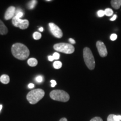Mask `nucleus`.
Wrapping results in <instances>:
<instances>
[{
	"instance_id": "30",
	"label": "nucleus",
	"mask_w": 121,
	"mask_h": 121,
	"mask_svg": "<svg viewBox=\"0 0 121 121\" xmlns=\"http://www.w3.org/2000/svg\"><path fill=\"white\" fill-rule=\"evenodd\" d=\"M59 121H67V119L66 118H62L60 119Z\"/></svg>"
},
{
	"instance_id": "18",
	"label": "nucleus",
	"mask_w": 121,
	"mask_h": 121,
	"mask_svg": "<svg viewBox=\"0 0 121 121\" xmlns=\"http://www.w3.org/2000/svg\"><path fill=\"white\" fill-rule=\"evenodd\" d=\"M42 37V34L39 32H35L33 34V38L35 40H39Z\"/></svg>"
},
{
	"instance_id": "19",
	"label": "nucleus",
	"mask_w": 121,
	"mask_h": 121,
	"mask_svg": "<svg viewBox=\"0 0 121 121\" xmlns=\"http://www.w3.org/2000/svg\"><path fill=\"white\" fill-rule=\"evenodd\" d=\"M35 81L38 83L42 82H43V77L41 75L38 76L36 77Z\"/></svg>"
},
{
	"instance_id": "10",
	"label": "nucleus",
	"mask_w": 121,
	"mask_h": 121,
	"mask_svg": "<svg viewBox=\"0 0 121 121\" xmlns=\"http://www.w3.org/2000/svg\"><path fill=\"white\" fill-rule=\"evenodd\" d=\"M8 33V29L2 20H0V35H6Z\"/></svg>"
},
{
	"instance_id": "15",
	"label": "nucleus",
	"mask_w": 121,
	"mask_h": 121,
	"mask_svg": "<svg viewBox=\"0 0 121 121\" xmlns=\"http://www.w3.org/2000/svg\"><path fill=\"white\" fill-rule=\"evenodd\" d=\"M37 4V1L36 0H33V1H30L29 2L28 4V8L30 10H32L35 6L36 4Z\"/></svg>"
},
{
	"instance_id": "3",
	"label": "nucleus",
	"mask_w": 121,
	"mask_h": 121,
	"mask_svg": "<svg viewBox=\"0 0 121 121\" xmlns=\"http://www.w3.org/2000/svg\"><path fill=\"white\" fill-rule=\"evenodd\" d=\"M83 57L87 68L91 70L94 69L95 66V59L90 48L88 47L84 48L83 50Z\"/></svg>"
},
{
	"instance_id": "14",
	"label": "nucleus",
	"mask_w": 121,
	"mask_h": 121,
	"mask_svg": "<svg viewBox=\"0 0 121 121\" xmlns=\"http://www.w3.org/2000/svg\"><path fill=\"white\" fill-rule=\"evenodd\" d=\"M107 121H121L119 120L118 115H115L111 114L109 115L108 118H107Z\"/></svg>"
},
{
	"instance_id": "12",
	"label": "nucleus",
	"mask_w": 121,
	"mask_h": 121,
	"mask_svg": "<svg viewBox=\"0 0 121 121\" xmlns=\"http://www.w3.org/2000/svg\"><path fill=\"white\" fill-rule=\"evenodd\" d=\"M0 81L4 84H7L10 82V78L7 75H2L0 78Z\"/></svg>"
},
{
	"instance_id": "24",
	"label": "nucleus",
	"mask_w": 121,
	"mask_h": 121,
	"mask_svg": "<svg viewBox=\"0 0 121 121\" xmlns=\"http://www.w3.org/2000/svg\"><path fill=\"white\" fill-rule=\"evenodd\" d=\"M90 121H103V119L100 117H95L93 118H92Z\"/></svg>"
},
{
	"instance_id": "6",
	"label": "nucleus",
	"mask_w": 121,
	"mask_h": 121,
	"mask_svg": "<svg viewBox=\"0 0 121 121\" xmlns=\"http://www.w3.org/2000/svg\"><path fill=\"white\" fill-rule=\"evenodd\" d=\"M13 26L15 27H17L21 29H26L28 28L29 25V22L28 20H22V19H18L15 16L13 17L12 20Z\"/></svg>"
},
{
	"instance_id": "28",
	"label": "nucleus",
	"mask_w": 121,
	"mask_h": 121,
	"mask_svg": "<svg viewBox=\"0 0 121 121\" xmlns=\"http://www.w3.org/2000/svg\"><path fill=\"white\" fill-rule=\"evenodd\" d=\"M34 87V84H32V83H30V84L28 85V87L29 89H32Z\"/></svg>"
},
{
	"instance_id": "33",
	"label": "nucleus",
	"mask_w": 121,
	"mask_h": 121,
	"mask_svg": "<svg viewBox=\"0 0 121 121\" xmlns=\"http://www.w3.org/2000/svg\"><path fill=\"white\" fill-rule=\"evenodd\" d=\"M2 108V105H0V112H1V110Z\"/></svg>"
},
{
	"instance_id": "5",
	"label": "nucleus",
	"mask_w": 121,
	"mask_h": 121,
	"mask_svg": "<svg viewBox=\"0 0 121 121\" xmlns=\"http://www.w3.org/2000/svg\"><path fill=\"white\" fill-rule=\"evenodd\" d=\"M53 48L57 52L66 54H72L75 51V48L71 44L66 43H57L54 45Z\"/></svg>"
},
{
	"instance_id": "20",
	"label": "nucleus",
	"mask_w": 121,
	"mask_h": 121,
	"mask_svg": "<svg viewBox=\"0 0 121 121\" xmlns=\"http://www.w3.org/2000/svg\"><path fill=\"white\" fill-rule=\"evenodd\" d=\"M97 14H98V16H99V17H103V16H104V15H105V13H104V10H99V11H98Z\"/></svg>"
},
{
	"instance_id": "25",
	"label": "nucleus",
	"mask_w": 121,
	"mask_h": 121,
	"mask_svg": "<svg viewBox=\"0 0 121 121\" xmlns=\"http://www.w3.org/2000/svg\"><path fill=\"white\" fill-rule=\"evenodd\" d=\"M51 86H52V87H54V86H55L57 85L56 81L55 80H51Z\"/></svg>"
},
{
	"instance_id": "23",
	"label": "nucleus",
	"mask_w": 121,
	"mask_h": 121,
	"mask_svg": "<svg viewBox=\"0 0 121 121\" xmlns=\"http://www.w3.org/2000/svg\"><path fill=\"white\" fill-rule=\"evenodd\" d=\"M117 38V35L116 34H112L110 35V39H111V40H112V41H114V40H116V39Z\"/></svg>"
},
{
	"instance_id": "31",
	"label": "nucleus",
	"mask_w": 121,
	"mask_h": 121,
	"mask_svg": "<svg viewBox=\"0 0 121 121\" xmlns=\"http://www.w3.org/2000/svg\"><path fill=\"white\" fill-rule=\"evenodd\" d=\"M39 30L40 31H44V29H43V28H40L39 29Z\"/></svg>"
},
{
	"instance_id": "22",
	"label": "nucleus",
	"mask_w": 121,
	"mask_h": 121,
	"mask_svg": "<svg viewBox=\"0 0 121 121\" xmlns=\"http://www.w3.org/2000/svg\"><path fill=\"white\" fill-rule=\"evenodd\" d=\"M23 15H24V13H22V11L21 12H19V13H16V15H15V17L18 18V19H21L22 16H23Z\"/></svg>"
},
{
	"instance_id": "8",
	"label": "nucleus",
	"mask_w": 121,
	"mask_h": 121,
	"mask_svg": "<svg viewBox=\"0 0 121 121\" xmlns=\"http://www.w3.org/2000/svg\"><path fill=\"white\" fill-rule=\"evenodd\" d=\"M96 47H97L98 52L99 55L102 57H105L108 54L107 48L104 44V43L102 41H98L96 43Z\"/></svg>"
},
{
	"instance_id": "17",
	"label": "nucleus",
	"mask_w": 121,
	"mask_h": 121,
	"mask_svg": "<svg viewBox=\"0 0 121 121\" xmlns=\"http://www.w3.org/2000/svg\"><path fill=\"white\" fill-rule=\"evenodd\" d=\"M104 13H105V15L107 16H110L113 14V11L111 9L109 8L106 9L104 10Z\"/></svg>"
},
{
	"instance_id": "27",
	"label": "nucleus",
	"mask_w": 121,
	"mask_h": 121,
	"mask_svg": "<svg viewBox=\"0 0 121 121\" xmlns=\"http://www.w3.org/2000/svg\"><path fill=\"white\" fill-rule=\"evenodd\" d=\"M69 42H70V43H71V44H74L76 43L75 40H74V39H72V38H69Z\"/></svg>"
},
{
	"instance_id": "21",
	"label": "nucleus",
	"mask_w": 121,
	"mask_h": 121,
	"mask_svg": "<svg viewBox=\"0 0 121 121\" xmlns=\"http://www.w3.org/2000/svg\"><path fill=\"white\" fill-rule=\"evenodd\" d=\"M52 57H53V58L54 60H58L59 58H60V54H59L58 53L55 52V53H54L53 54Z\"/></svg>"
},
{
	"instance_id": "32",
	"label": "nucleus",
	"mask_w": 121,
	"mask_h": 121,
	"mask_svg": "<svg viewBox=\"0 0 121 121\" xmlns=\"http://www.w3.org/2000/svg\"><path fill=\"white\" fill-rule=\"evenodd\" d=\"M118 117L119 120L121 121V115H118Z\"/></svg>"
},
{
	"instance_id": "4",
	"label": "nucleus",
	"mask_w": 121,
	"mask_h": 121,
	"mask_svg": "<svg viewBox=\"0 0 121 121\" xmlns=\"http://www.w3.org/2000/svg\"><path fill=\"white\" fill-rule=\"evenodd\" d=\"M50 97L54 100L67 102L69 99V95L67 92L61 90H54L50 93Z\"/></svg>"
},
{
	"instance_id": "13",
	"label": "nucleus",
	"mask_w": 121,
	"mask_h": 121,
	"mask_svg": "<svg viewBox=\"0 0 121 121\" xmlns=\"http://www.w3.org/2000/svg\"><path fill=\"white\" fill-rule=\"evenodd\" d=\"M28 64L29 65V66H31V67H35L38 64V60L37 59L34 58H31L28 60Z\"/></svg>"
},
{
	"instance_id": "16",
	"label": "nucleus",
	"mask_w": 121,
	"mask_h": 121,
	"mask_svg": "<svg viewBox=\"0 0 121 121\" xmlns=\"http://www.w3.org/2000/svg\"><path fill=\"white\" fill-rule=\"evenodd\" d=\"M62 66V63L61 62L58 61V60H56L53 63V67L54 69H60Z\"/></svg>"
},
{
	"instance_id": "11",
	"label": "nucleus",
	"mask_w": 121,
	"mask_h": 121,
	"mask_svg": "<svg viewBox=\"0 0 121 121\" xmlns=\"http://www.w3.org/2000/svg\"><path fill=\"white\" fill-rule=\"evenodd\" d=\"M111 4L115 9H119L121 6V0H112L111 1Z\"/></svg>"
},
{
	"instance_id": "2",
	"label": "nucleus",
	"mask_w": 121,
	"mask_h": 121,
	"mask_svg": "<svg viewBox=\"0 0 121 121\" xmlns=\"http://www.w3.org/2000/svg\"><path fill=\"white\" fill-rule=\"evenodd\" d=\"M44 91L41 89H37L33 90L26 95V99L29 103L35 104L37 103L44 96Z\"/></svg>"
},
{
	"instance_id": "9",
	"label": "nucleus",
	"mask_w": 121,
	"mask_h": 121,
	"mask_svg": "<svg viewBox=\"0 0 121 121\" xmlns=\"http://www.w3.org/2000/svg\"><path fill=\"white\" fill-rule=\"evenodd\" d=\"M16 8L14 6H10L5 12L4 18V19L8 20L13 19V17L15 16L16 13Z\"/></svg>"
},
{
	"instance_id": "29",
	"label": "nucleus",
	"mask_w": 121,
	"mask_h": 121,
	"mask_svg": "<svg viewBox=\"0 0 121 121\" xmlns=\"http://www.w3.org/2000/svg\"><path fill=\"white\" fill-rule=\"evenodd\" d=\"M48 60H49V61H53L54 60V59L53 58L52 56H48Z\"/></svg>"
},
{
	"instance_id": "7",
	"label": "nucleus",
	"mask_w": 121,
	"mask_h": 121,
	"mask_svg": "<svg viewBox=\"0 0 121 121\" xmlns=\"http://www.w3.org/2000/svg\"><path fill=\"white\" fill-rule=\"evenodd\" d=\"M49 27L51 33L53 35L54 37L57 38H61L62 37V31L57 25L51 22V23L49 24Z\"/></svg>"
},
{
	"instance_id": "26",
	"label": "nucleus",
	"mask_w": 121,
	"mask_h": 121,
	"mask_svg": "<svg viewBox=\"0 0 121 121\" xmlns=\"http://www.w3.org/2000/svg\"><path fill=\"white\" fill-rule=\"evenodd\" d=\"M117 16L116 15H114L113 16V17L111 18V19H110V21H114V20H116V19H117Z\"/></svg>"
},
{
	"instance_id": "1",
	"label": "nucleus",
	"mask_w": 121,
	"mask_h": 121,
	"mask_svg": "<svg viewBox=\"0 0 121 121\" xmlns=\"http://www.w3.org/2000/svg\"><path fill=\"white\" fill-rule=\"evenodd\" d=\"M12 54L15 58L20 60H25L29 56L30 51L28 47L23 44L16 43L11 47Z\"/></svg>"
}]
</instances>
